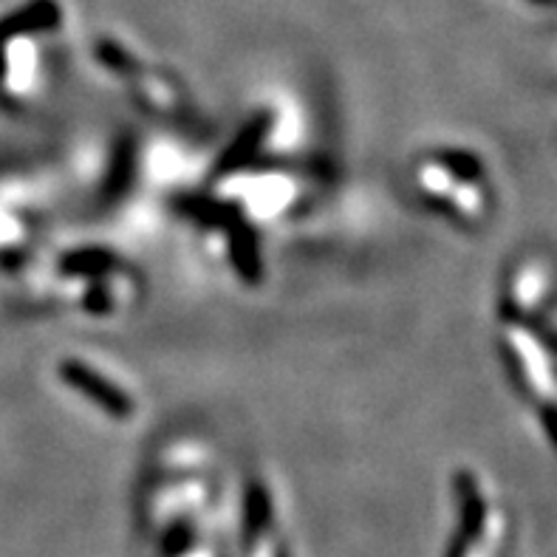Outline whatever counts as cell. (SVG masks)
<instances>
[{"label": "cell", "instance_id": "1", "mask_svg": "<svg viewBox=\"0 0 557 557\" xmlns=\"http://www.w3.org/2000/svg\"><path fill=\"white\" fill-rule=\"evenodd\" d=\"M546 424H549V431H552V438H555V445H557V410H549V413H544Z\"/></svg>", "mask_w": 557, "mask_h": 557}]
</instances>
